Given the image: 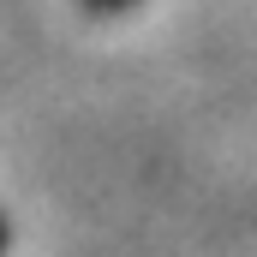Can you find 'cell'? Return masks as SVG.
Instances as JSON below:
<instances>
[{
	"label": "cell",
	"instance_id": "6da1fadb",
	"mask_svg": "<svg viewBox=\"0 0 257 257\" xmlns=\"http://www.w3.org/2000/svg\"><path fill=\"white\" fill-rule=\"evenodd\" d=\"M96 6H114V0H96Z\"/></svg>",
	"mask_w": 257,
	"mask_h": 257
}]
</instances>
